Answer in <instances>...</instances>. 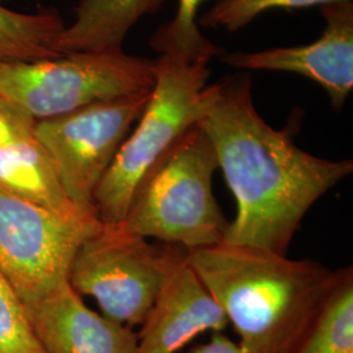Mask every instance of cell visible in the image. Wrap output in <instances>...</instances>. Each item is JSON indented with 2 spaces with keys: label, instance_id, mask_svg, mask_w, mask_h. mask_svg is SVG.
<instances>
[{
  "label": "cell",
  "instance_id": "cell-19",
  "mask_svg": "<svg viewBox=\"0 0 353 353\" xmlns=\"http://www.w3.org/2000/svg\"><path fill=\"white\" fill-rule=\"evenodd\" d=\"M188 353H248L237 341H232L221 332H214L212 338L199 344Z\"/></svg>",
  "mask_w": 353,
  "mask_h": 353
},
{
  "label": "cell",
  "instance_id": "cell-9",
  "mask_svg": "<svg viewBox=\"0 0 353 353\" xmlns=\"http://www.w3.org/2000/svg\"><path fill=\"white\" fill-rule=\"evenodd\" d=\"M325 30L313 43L270 50L221 52V61L252 71H283L305 76L326 90L341 110L353 89V1L319 7Z\"/></svg>",
  "mask_w": 353,
  "mask_h": 353
},
{
  "label": "cell",
  "instance_id": "cell-2",
  "mask_svg": "<svg viewBox=\"0 0 353 353\" xmlns=\"http://www.w3.org/2000/svg\"><path fill=\"white\" fill-rule=\"evenodd\" d=\"M188 261L248 353H281L303 331L334 271L263 248L223 242L188 252Z\"/></svg>",
  "mask_w": 353,
  "mask_h": 353
},
{
  "label": "cell",
  "instance_id": "cell-18",
  "mask_svg": "<svg viewBox=\"0 0 353 353\" xmlns=\"http://www.w3.org/2000/svg\"><path fill=\"white\" fill-rule=\"evenodd\" d=\"M0 353H46L38 341L24 303L1 274Z\"/></svg>",
  "mask_w": 353,
  "mask_h": 353
},
{
  "label": "cell",
  "instance_id": "cell-6",
  "mask_svg": "<svg viewBox=\"0 0 353 353\" xmlns=\"http://www.w3.org/2000/svg\"><path fill=\"white\" fill-rule=\"evenodd\" d=\"M183 252L101 223L79 246L68 283L81 297H92L102 316L134 328L144 323L169 268Z\"/></svg>",
  "mask_w": 353,
  "mask_h": 353
},
{
  "label": "cell",
  "instance_id": "cell-14",
  "mask_svg": "<svg viewBox=\"0 0 353 353\" xmlns=\"http://www.w3.org/2000/svg\"><path fill=\"white\" fill-rule=\"evenodd\" d=\"M281 353H353L352 265L334 271L323 301Z\"/></svg>",
  "mask_w": 353,
  "mask_h": 353
},
{
  "label": "cell",
  "instance_id": "cell-16",
  "mask_svg": "<svg viewBox=\"0 0 353 353\" xmlns=\"http://www.w3.org/2000/svg\"><path fill=\"white\" fill-rule=\"evenodd\" d=\"M176 16L160 26L150 39V46L181 63L208 64L223 50L204 37L196 23V14L205 0H176Z\"/></svg>",
  "mask_w": 353,
  "mask_h": 353
},
{
  "label": "cell",
  "instance_id": "cell-10",
  "mask_svg": "<svg viewBox=\"0 0 353 353\" xmlns=\"http://www.w3.org/2000/svg\"><path fill=\"white\" fill-rule=\"evenodd\" d=\"M229 322L182 252L169 268L141 330L135 353H176L205 331Z\"/></svg>",
  "mask_w": 353,
  "mask_h": 353
},
{
  "label": "cell",
  "instance_id": "cell-3",
  "mask_svg": "<svg viewBox=\"0 0 353 353\" xmlns=\"http://www.w3.org/2000/svg\"><path fill=\"white\" fill-rule=\"evenodd\" d=\"M208 64L156 59L151 99L119 148L94 192V210L102 224H119L148 181L202 115Z\"/></svg>",
  "mask_w": 353,
  "mask_h": 353
},
{
  "label": "cell",
  "instance_id": "cell-13",
  "mask_svg": "<svg viewBox=\"0 0 353 353\" xmlns=\"http://www.w3.org/2000/svg\"><path fill=\"white\" fill-rule=\"evenodd\" d=\"M165 0H79L75 20L57 42L61 55L123 50L128 32L141 17L157 12Z\"/></svg>",
  "mask_w": 353,
  "mask_h": 353
},
{
  "label": "cell",
  "instance_id": "cell-11",
  "mask_svg": "<svg viewBox=\"0 0 353 353\" xmlns=\"http://www.w3.org/2000/svg\"><path fill=\"white\" fill-rule=\"evenodd\" d=\"M24 306L46 353L137 352V332L89 309L68 281Z\"/></svg>",
  "mask_w": 353,
  "mask_h": 353
},
{
  "label": "cell",
  "instance_id": "cell-8",
  "mask_svg": "<svg viewBox=\"0 0 353 353\" xmlns=\"http://www.w3.org/2000/svg\"><path fill=\"white\" fill-rule=\"evenodd\" d=\"M101 225L0 190V274L24 305L68 281L79 246Z\"/></svg>",
  "mask_w": 353,
  "mask_h": 353
},
{
  "label": "cell",
  "instance_id": "cell-4",
  "mask_svg": "<svg viewBox=\"0 0 353 353\" xmlns=\"http://www.w3.org/2000/svg\"><path fill=\"white\" fill-rule=\"evenodd\" d=\"M217 169L212 144L196 125L152 173L119 225L186 252L223 243L230 221L214 198Z\"/></svg>",
  "mask_w": 353,
  "mask_h": 353
},
{
  "label": "cell",
  "instance_id": "cell-12",
  "mask_svg": "<svg viewBox=\"0 0 353 353\" xmlns=\"http://www.w3.org/2000/svg\"><path fill=\"white\" fill-rule=\"evenodd\" d=\"M36 121L0 101V190L72 217H97L70 202L48 153L34 132Z\"/></svg>",
  "mask_w": 353,
  "mask_h": 353
},
{
  "label": "cell",
  "instance_id": "cell-5",
  "mask_svg": "<svg viewBox=\"0 0 353 353\" xmlns=\"http://www.w3.org/2000/svg\"><path fill=\"white\" fill-rule=\"evenodd\" d=\"M154 81L156 59L123 50L74 52L37 62H0V101L38 122L152 90Z\"/></svg>",
  "mask_w": 353,
  "mask_h": 353
},
{
  "label": "cell",
  "instance_id": "cell-7",
  "mask_svg": "<svg viewBox=\"0 0 353 353\" xmlns=\"http://www.w3.org/2000/svg\"><path fill=\"white\" fill-rule=\"evenodd\" d=\"M151 93L147 90L94 102L36 122L38 141L48 153L64 194L80 211L97 216L94 192L139 121Z\"/></svg>",
  "mask_w": 353,
  "mask_h": 353
},
{
  "label": "cell",
  "instance_id": "cell-15",
  "mask_svg": "<svg viewBox=\"0 0 353 353\" xmlns=\"http://www.w3.org/2000/svg\"><path fill=\"white\" fill-rule=\"evenodd\" d=\"M64 28L55 8L26 13L0 6V62H37L63 57L57 51V42Z\"/></svg>",
  "mask_w": 353,
  "mask_h": 353
},
{
  "label": "cell",
  "instance_id": "cell-17",
  "mask_svg": "<svg viewBox=\"0 0 353 353\" xmlns=\"http://www.w3.org/2000/svg\"><path fill=\"white\" fill-rule=\"evenodd\" d=\"M347 1L352 0H220L203 14L199 26L237 32L261 13L271 10H300Z\"/></svg>",
  "mask_w": 353,
  "mask_h": 353
},
{
  "label": "cell",
  "instance_id": "cell-1",
  "mask_svg": "<svg viewBox=\"0 0 353 353\" xmlns=\"http://www.w3.org/2000/svg\"><path fill=\"white\" fill-rule=\"evenodd\" d=\"M237 202L224 242L287 255L305 214L353 172L352 160L301 150L288 128L275 130L256 112L248 74L207 85L198 121Z\"/></svg>",
  "mask_w": 353,
  "mask_h": 353
}]
</instances>
